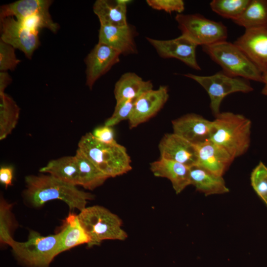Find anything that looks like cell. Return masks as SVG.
<instances>
[{
  "label": "cell",
  "instance_id": "obj_1",
  "mask_svg": "<svg viewBox=\"0 0 267 267\" xmlns=\"http://www.w3.org/2000/svg\"><path fill=\"white\" fill-rule=\"evenodd\" d=\"M24 195L33 206H43L47 201L59 199L65 202L71 210L80 211L86 208L92 194L78 189L76 186L64 183L50 175H29L25 178Z\"/></svg>",
  "mask_w": 267,
  "mask_h": 267
},
{
  "label": "cell",
  "instance_id": "obj_2",
  "mask_svg": "<svg viewBox=\"0 0 267 267\" xmlns=\"http://www.w3.org/2000/svg\"><path fill=\"white\" fill-rule=\"evenodd\" d=\"M251 121L230 112L220 113L213 121L209 139L226 150L234 159L246 152L250 144Z\"/></svg>",
  "mask_w": 267,
  "mask_h": 267
},
{
  "label": "cell",
  "instance_id": "obj_3",
  "mask_svg": "<svg viewBox=\"0 0 267 267\" xmlns=\"http://www.w3.org/2000/svg\"><path fill=\"white\" fill-rule=\"evenodd\" d=\"M78 146V149L109 178L122 175L132 169L126 148L118 143L102 142L88 133L81 138Z\"/></svg>",
  "mask_w": 267,
  "mask_h": 267
},
{
  "label": "cell",
  "instance_id": "obj_4",
  "mask_svg": "<svg viewBox=\"0 0 267 267\" xmlns=\"http://www.w3.org/2000/svg\"><path fill=\"white\" fill-rule=\"evenodd\" d=\"M80 222L90 238L88 247L98 245L104 240H124L128 235L122 221L116 214L99 205L86 207L78 215Z\"/></svg>",
  "mask_w": 267,
  "mask_h": 267
},
{
  "label": "cell",
  "instance_id": "obj_5",
  "mask_svg": "<svg viewBox=\"0 0 267 267\" xmlns=\"http://www.w3.org/2000/svg\"><path fill=\"white\" fill-rule=\"evenodd\" d=\"M202 49L226 74L262 83V72L234 43L225 41L202 46Z\"/></svg>",
  "mask_w": 267,
  "mask_h": 267
},
{
  "label": "cell",
  "instance_id": "obj_6",
  "mask_svg": "<svg viewBox=\"0 0 267 267\" xmlns=\"http://www.w3.org/2000/svg\"><path fill=\"white\" fill-rule=\"evenodd\" d=\"M61 233L41 235L31 230L28 240L9 244L12 251L23 264L28 267H49L54 258L61 253Z\"/></svg>",
  "mask_w": 267,
  "mask_h": 267
},
{
  "label": "cell",
  "instance_id": "obj_7",
  "mask_svg": "<svg viewBox=\"0 0 267 267\" xmlns=\"http://www.w3.org/2000/svg\"><path fill=\"white\" fill-rule=\"evenodd\" d=\"M175 19L182 36L198 45H208L226 41L227 27L221 22L198 14H177Z\"/></svg>",
  "mask_w": 267,
  "mask_h": 267
},
{
  "label": "cell",
  "instance_id": "obj_8",
  "mask_svg": "<svg viewBox=\"0 0 267 267\" xmlns=\"http://www.w3.org/2000/svg\"><path fill=\"white\" fill-rule=\"evenodd\" d=\"M200 85L208 93L210 108L215 115L219 114L221 104L227 95L237 92L248 93L253 88L247 81L238 77L230 76L223 71L211 76H199L191 73L184 74Z\"/></svg>",
  "mask_w": 267,
  "mask_h": 267
},
{
  "label": "cell",
  "instance_id": "obj_9",
  "mask_svg": "<svg viewBox=\"0 0 267 267\" xmlns=\"http://www.w3.org/2000/svg\"><path fill=\"white\" fill-rule=\"evenodd\" d=\"M0 19V40L22 51L31 59L40 44L39 33L25 27L12 16Z\"/></svg>",
  "mask_w": 267,
  "mask_h": 267
},
{
  "label": "cell",
  "instance_id": "obj_10",
  "mask_svg": "<svg viewBox=\"0 0 267 267\" xmlns=\"http://www.w3.org/2000/svg\"><path fill=\"white\" fill-rule=\"evenodd\" d=\"M146 40L161 57L176 58L196 70H201L196 59L197 45L183 36L169 40H159L148 37Z\"/></svg>",
  "mask_w": 267,
  "mask_h": 267
},
{
  "label": "cell",
  "instance_id": "obj_11",
  "mask_svg": "<svg viewBox=\"0 0 267 267\" xmlns=\"http://www.w3.org/2000/svg\"><path fill=\"white\" fill-rule=\"evenodd\" d=\"M120 53L116 49L98 43L85 58L86 85L91 89L95 82L120 61Z\"/></svg>",
  "mask_w": 267,
  "mask_h": 267
},
{
  "label": "cell",
  "instance_id": "obj_12",
  "mask_svg": "<svg viewBox=\"0 0 267 267\" xmlns=\"http://www.w3.org/2000/svg\"><path fill=\"white\" fill-rule=\"evenodd\" d=\"M234 44L262 73L267 72V27L245 29Z\"/></svg>",
  "mask_w": 267,
  "mask_h": 267
},
{
  "label": "cell",
  "instance_id": "obj_13",
  "mask_svg": "<svg viewBox=\"0 0 267 267\" xmlns=\"http://www.w3.org/2000/svg\"><path fill=\"white\" fill-rule=\"evenodd\" d=\"M169 97L168 88L160 86L151 89L136 100L129 120L130 129L136 127L155 116L164 106Z\"/></svg>",
  "mask_w": 267,
  "mask_h": 267
},
{
  "label": "cell",
  "instance_id": "obj_14",
  "mask_svg": "<svg viewBox=\"0 0 267 267\" xmlns=\"http://www.w3.org/2000/svg\"><path fill=\"white\" fill-rule=\"evenodd\" d=\"M160 158L174 161L189 167L197 163L196 145L174 133L166 134L159 144Z\"/></svg>",
  "mask_w": 267,
  "mask_h": 267
},
{
  "label": "cell",
  "instance_id": "obj_15",
  "mask_svg": "<svg viewBox=\"0 0 267 267\" xmlns=\"http://www.w3.org/2000/svg\"><path fill=\"white\" fill-rule=\"evenodd\" d=\"M198 166L222 177L234 160L223 148L209 139L196 144Z\"/></svg>",
  "mask_w": 267,
  "mask_h": 267
},
{
  "label": "cell",
  "instance_id": "obj_16",
  "mask_svg": "<svg viewBox=\"0 0 267 267\" xmlns=\"http://www.w3.org/2000/svg\"><path fill=\"white\" fill-rule=\"evenodd\" d=\"M137 32L134 26L100 25L98 42L105 44L119 51L121 54L137 53L134 38Z\"/></svg>",
  "mask_w": 267,
  "mask_h": 267
},
{
  "label": "cell",
  "instance_id": "obj_17",
  "mask_svg": "<svg viewBox=\"0 0 267 267\" xmlns=\"http://www.w3.org/2000/svg\"><path fill=\"white\" fill-rule=\"evenodd\" d=\"M173 133L195 145L209 139L213 121L194 114H187L172 121Z\"/></svg>",
  "mask_w": 267,
  "mask_h": 267
},
{
  "label": "cell",
  "instance_id": "obj_18",
  "mask_svg": "<svg viewBox=\"0 0 267 267\" xmlns=\"http://www.w3.org/2000/svg\"><path fill=\"white\" fill-rule=\"evenodd\" d=\"M150 170L155 176L169 179L177 194L190 185V167L181 163L160 158L150 164Z\"/></svg>",
  "mask_w": 267,
  "mask_h": 267
},
{
  "label": "cell",
  "instance_id": "obj_19",
  "mask_svg": "<svg viewBox=\"0 0 267 267\" xmlns=\"http://www.w3.org/2000/svg\"><path fill=\"white\" fill-rule=\"evenodd\" d=\"M50 0H19L1 6L0 19L12 16L18 21L33 15L52 19L49 8Z\"/></svg>",
  "mask_w": 267,
  "mask_h": 267
},
{
  "label": "cell",
  "instance_id": "obj_20",
  "mask_svg": "<svg viewBox=\"0 0 267 267\" xmlns=\"http://www.w3.org/2000/svg\"><path fill=\"white\" fill-rule=\"evenodd\" d=\"M150 81H144L133 72L123 74L115 85L114 93L116 103L128 99H137L153 89Z\"/></svg>",
  "mask_w": 267,
  "mask_h": 267
},
{
  "label": "cell",
  "instance_id": "obj_21",
  "mask_svg": "<svg viewBox=\"0 0 267 267\" xmlns=\"http://www.w3.org/2000/svg\"><path fill=\"white\" fill-rule=\"evenodd\" d=\"M41 173H46L66 184L79 185V169L75 156H68L50 160L41 168Z\"/></svg>",
  "mask_w": 267,
  "mask_h": 267
},
{
  "label": "cell",
  "instance_id": "obj_22",
  "mask_svg": "<svg viewBox=\"0 0 267 267\" xmlns=\"http://www.w3.org/2000/svg\"><path fill=\"white\" fill-rule=\"evenodd\" d=\"M190 185L206 196L229 192L222 177L215 175L198 166L190 167Z\"/></svg>",
  "mask_w": 267,
  "mask_h": 267
},
{
  "label": "cell",
  "instance_id": "obj_23",
  "mask_svg": "<svg viewBox=\"0 0 267 267\" xmlns=\"http://www.w3.org/2000/svg\"><path fill=\"white\" fill-rule=\"evenodd\" d=\"M93 11L98 17L100 25L124 26L127 21V5L116 0H97L93 5Z\"/></svg>",
  "mask_w": 267,
  "mask_h": 267
},
{
  "label": "cell",
  "instance_id": "obj_24",
  "mask_svg": "<svg viewBox=\"0 0 267 267\" xmlns=\"http://www.w3.org/2000/svg\"><path fill=\"white\" fill-rule=\"evenodd\" d=\"M61 233V253L84 243L90 238L81 225L78 215L70 213L64 221Z\"/></svg>",
  "mask_w": 267,
  "mask_h": 267
},
{
  "label": "cell",
  "instance_id": "obj_25",
  "mask_svg": "<svg viewBox=\"0 0 267 267\" xmlns=\"http://www.w3.org/2000/svg\"><path fill=\"white\" fill-rule=\"evenodd\" d=\"M79 169V185L92 190L101 185L109 177L100 171L77 149L75 154Z\"/></svg>",
  "mask_w": 267,
  "mask_h": 267
},
{
  "label": "cell",
  "instance_id": "obj_26",
  "mask_svg": "<svg viewBox=\"0 0 267 267\" xmlns=\"http://www.w3.org/2000/svg\"><path fill=\"white\" fill-rule=\"evenodd\" d=\"M233 22L245 29L267 27V0H250L242 14Z\"/></svg>",
  "mask_w": 267,
  "mask_h": 267
},
{
  "label": "cell",
  "instance_id": "obj_27",
  "mask_svg": "<svg viewBox=\"0 0 267 267\" xmlns=\"http://www.w3.org/2000/svg\"><path fill=\"white\" fill-rule=\"evenodd\" d=\"M20 108L7 94H0V140L5 138L15 128Z\"/></svg>",
  "mask_w": 267,
  "mask_h": 267
},
{
  "label": "cell",
  "instance_id": "obj_28",
  "mask_svg": "<svg viewBox=\"0 0 267 267\" xmlns=\"http://www.w3.org/2000/svg\"><path fill=\"white\" fill-rule=\"evenodd\" d=\"M250 0H213L210 3L211 9L219 15L233 21L243 12Z\"/></svg>",
  "mask_w": 267,
  "mask_h": 267
},
{
  "label": "cell",
  "instance_id": "obj_29",
  "mask_svg": "<svg viewBox=\"0 0 267 267\" xmlns=\"http://www.w3.org/2000/svg\"><path fill=\"white\" fill-rule=\"evenodd\" d=\"M11 205L1 198L0 202V241L1 244L9 245L14 240L12 237L13 222Z\"/></svg>",
  "mask_w": 267,
  "mask_h": 267
},
{
  "label": "cell",
  "instance_id": "obj_30",
  "mask_svg": "<svg viewBox=\"0 0 267 267\" xmlns=\"http://www.w3.org/2000/svg\"><path fill=\"white\" fill-rule=\"evenodd\" d=\"M250 180L254 190L267 205V167L263 162L253 170Z\"/></svg>",
  "mask_w": 267,
  "mask_h": 267
},
{
  "label": "cell",
  "instance_id": "obj_31",
  "mask_svg": "<svg viewBox=\"0 0 267 267\" xmlns=\"http://www.w3.org/2000/svg\"><path fill=\"white\" fill-rule=\"evenodd\" d=\"M137 99L117 102L112 116L105 121L104 125L112 127L124 120H129Z\"/></svg>",
  "mask_w": 267,
  "mask_h": 267
},
{
  "label": "cell",
  "instance_id": "obj_32",
  "mask_svg": "<svg viewBox=\"0 0 267 267\" xmlns=\"http://www.w3.org/2000/svg\"><path fill=\"white\" fill-rule=\"evenodd\" d=\"M15 49L11 45L0 40V72L14 70L21 62L16 56Z\"/></svg>",
  "mask_w": 267,
  "mask_h": 267
},
{
  "label": "cell",
  "instance_id": "obj_33",
  "mask_svg": "<svg viewBox=\"0 0 267 267\" xmlns=\"http://www.w3.org/2000/svg\"><path fill=\"white\" fill-rule=\"evenodd\" d=\"M146 2L153 9L168 13L180 14L184 10V2L182 0H147Z\"/></svg>",
  "mask_w": 267,
  "mask_h": 267
},
{
  "label": "cell",
  "instance_id": "obj_34",
  "mask_svg": "<svg viewBox=\"0 0 267 267\" xmlns=\"http://www.w3.org/2000/svg\"><path fill=\"white\" fill-rule=\"evenodd\" d=\"M98 140L107 144L117 143L115 139V134L112 127L103 125L95 128L91 133Z\"/></svg>",
  "mask_w": 267,
  "mask_h": 267
},
{
  "label": "cell",
  "instance_id": "obj_35",
  "mask_svg": "<svg viewBox=\"0 0 267 267\" xmlns=\"http://www.w3.org/2000/svg\"><path fill=\"white\" fill-rule=\"evenodd\" d=\"M13 169L10 166H2L0 169V181L5 187L12 185Z\"/></svg>",
  "mask_w": 267,
  "mask_h": 267
},
{
  "label": "cell",
  "instance_id": "obj_36",
  "mask_svg": "<svg viewBox=\"0 0 267 267\" xmlns=\"http://www.w3.org/2000/svg\"><path fill=\"white\" fill-rule=\"evenodd\" d=\"M12 81L11 78L7 72H0V94L4 93V90Z\"/></svg>",
  "mask_w": 267,
  "mask_h": 267
},
{
  "label": "cell",
  "instance_id": "obj_37",
  "mask_svg": "<svg viewBox=\"0 0 267 267\" xmlns=\"http://www.w3.org/2000/svg\"><path fill=\"white\" fill-rule=\"evenodd\" d=\"M263 81L264 87L262 90V93L264 95L267 96V72L263 73Z\"/></svg>",
  "mask_w": 267,
  "mask_h": 267
},
{
  "label": "cell",
  "instance_id": "obj_38",
  "mask_svg": "<svg viewBox=\"0 0 267 267\" xmlns=\"http://www.w3.org/2000/svg\"><path fill=\"white\" fill-rule=\"evenodd\" d=\"M116 1L119 4L127 6L132 1V0H116Z\"/></svg>",
  "mask_w": 267,
  "mask_h": 267
}]
</instances>
